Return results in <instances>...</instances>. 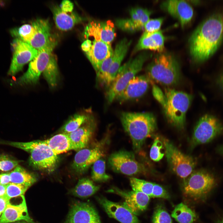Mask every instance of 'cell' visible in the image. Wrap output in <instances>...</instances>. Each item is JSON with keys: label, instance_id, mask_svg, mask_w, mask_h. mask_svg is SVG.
Instances as JSON below:
<instances>
[{"label": "cell", "instance_id": "42", "mask_svg": "<svg viewBox=\"0 0 223 223\" xmlns=\"http://www.w3.org/2000/svg\"><path fill=\"white\" fill-rule=\"evenodd\" d=\"M163 20L162 18L149 19L144 26L145 32L153 33L159 31Z\"/></svg>", "mask_w": 223, "mask_h": 223}, {"label": "cell", "instance_id": "18", "mask_svg": "<svg viewBox=\"0 0 223 223\" xmlns=\"http://www.w3.org/2000/svg\"><path fill=\"white\" fill-rule=\"evenodd\" d=\"M21 197V201L18 203L12 202L11 199L7 201L5 209L0 217V223L19 221H24L28 223H36L28 214L24 195Z\"/></svg>", "mask_w": 223, "mask_h": 223}, {"label": "cell", "instance_id": "50", "mask_svg": "<svg viewBox=\"0 0 223 223\" xmlns=\"http://www.w3.org/2000/svg\"><path fill=\"white\" fill-rule=\"evenodd\" d=\"M219 82L223 90V75L221 77Z\"/></svg>", "mask_w": 223, "mask_h": 223}, {"label": "cell", "instance_id": "46", "mask_svg": "<svg viewBox=\"0 0 223 223\" xmlns=\"http://www.w3.org/2000/svg\"><path fill=\"white\" fill-rule=\"evenodd\" d=\"M92 44V42L88 39L85 41L81 45V48L83 50L86 52L90 48Z\"/></svg>", "mask_w": 223, "mask_h": 223}, {"label": "cell", "instance_id": "16", "mask_svg": "<svg viewBox=\"0 0 223 223\" xmlns=\"http://www.w3.org/2000/svg\"><path fill=\"white\" fill-rule=\"evenodd\" d=\"M103 156V152L99 146L82 149L78 151L75 154L72 168L77 173L82 174Z\"/></svg>", "mask_w": 223, "mask_h": 223}, {"label": "cell", "instance_id": "8", "mask_svg": "<svg viewBox=\"0 0 223 223\" xmlns=\"http://www.w3.org/2000/svg\"><path fill=\"white\" fill-rule=\"evenodd\" d=\"M57 43L53 37L47 46L38 50L37 55L30 62L27 71L13 84L22 86L37 83L49 62Z\"/></svg>", "mask_w": 223, "mask_h": 223}, {"label": "cell", "instance_id": "40", "mask_svg": "<svg viewBox=\"0 0 223 223\" xmlns=\"http://www.w3.org/2000/svg\"><path fill=\"white\" fill-rule=\"evenodd\" d=\"M20 162V161L13 159L7 155H0V171H10L18 165Z\"/></svg>", "mask_w": 223, "mask_h": 223}, {"label": "cell", "instance_id": "17", "mask_svg": "<svg viewBox=\"0 0 223 223\" xmlns=\"http://www.w3.org/2000/svg\"><path fill=\"white\" fill-rule=\"evenodd\" d=\"M149 81L147 76L141 75L134 77L117 96L115 100L122 103L142 97L147 91Z\"/></svg>", "mask_w": 223, "mask_h": 223}, {"label": "cell", "instance_id": "51", "mask_svg": "<svg viewBox=\"0 0 223 223\" xmlns=\"http://www.w3.org/2000/svg\"><path fill=\"white\" fill-rule=\"evenodd\" d=\"M16 223H28L27 222H26L25 221H20V222H18Z\"/></svg>", "mask_w": 223, "mask_h": 223}, {"label": "cell", "instance_id": "9", "mask_svg": "<svg viewBox=\"0 0 223 223\" xmlns=\"http://www.w3.org/2000/svg\"><path fill=\"white\" fill-rule=\"evenodd\" d=\"M223 134V124L216 117L206 114L197 122L192 138L193 147L210 142Z\"/></svg>", "mask_w": 223, "mask_h": 223}, {"label": "cell", "instance_id": "20", "mask_svg": "<svg viewBox=\"0 0 223 223\" xmlns=\"http://www.w3.org/2000/svg\"><path fill=\"white\" fill-rule=\"evenodd\" d=\"M96 126L94 119L90 116L77 129L67 134L71 141L72 150L78 151L86 147L93 135Z\"/></svg>", "mask_w": 223, "mask_h": 223}, {"label": "cell", "instance_id": "30", "mask_svg": "<svg viewBox=\"0 0 223 223\" xmlns=\"http://www.w3.org/2000/svg\"><path fill=\"white\" fill-rule=\"evenodd\" d=\"M11 182L23 185L29 187L37 180L33 174L19 164L9 173Z\"/></svg>", "mask_w": 223, "mask_h": 223}, {"label": "cell", "instance_id": "1", "mask_svg": "<svg viewBox=\"0 0 223 223\" xmlns=\"http://www.w3.org/2000/svg\"><path fill=\"white\" fill-rule=\"evenodd\" d=\"M223 36V19L214 16L205 20L194 32L189 39L190 54L193 60L202 62L217 49Z\"/></svg>", "mask_w": 223, "mask_h": 223}, {"label": "cell", "instance_id": "31", "mask_svg": "<svg viewBox=\"0 0 223 223\" xmlns=\"http://www.w3.org/2000/svg\"><path fill=\"white\" fill-rule=\"evenodd\" d=\"M171 216L179 223H193L196 217L195 213L182 203L176 206Z\"/></svg>", "mask_w": 223, "mask_h": 223}, {"label": "cell", "instance_id": "29", "mask_svg": "<svg viewBox=\"0 0 223 223\" xmlns=\"http://www.w3.org/2000/svg\"><path fill=\"white\" fill-rule=\"evenodd\" d=\"M44 140L53 152L57 155L72 150L71 141L67 134H58Z\"/></svg>", "mask_w": 223, "mask_h": 223}, {"label": "cell", "instance_id": "14", "mask_svg": "<svg viewBox=\"0 0 223 223\" xmlns=\"http://www.w3.org/2000/svg\"><path fill=\"white\" fill-rule=\"evenodd\" d=\"M116 194L124 199L123 205L136 215L145 210L148 205L150 197L141 192L121 190L113 186L107 191Z\"/></svg>", "mask_w": 223, "mask_h": 223}, {"label": "cell", "instance_id": "3", "mask_svg": "<svg viewBox=\"0 0 223 223\" xmlns=\"http://www.w3.org/2000/svg\"><path fill=\"white\" fill-rule=\"evenodd\" d=\"M120 119L125 130L131 139L134 151L139 152L146 139L156 129L155 116L150 112H124L121 113Z\"/></svg>", "mask_w": 223, "mask_h": 223}, {"label": "cell", "instance_id": "25", "mask_svg": "<svg viewBox=\"0 0 223 223\" xmlns=\"http://www.w3.org/2000/svg\"><path fill=\"white\" fill-rule=\"evenodd\" d=\"M131 43V41H128L124 38L116 44L113 51L112 62L106 80L105 86L106 87L108 88L115 78Z\"/></svg>", "mask_w": 223, "mask_h": 223}, {"label": "cell", "instance_id": "22", "mask_svg": "<svg viewBox=\"0 0 223 223\" xmlns=\"http://www.w3.org/2000/svg\"><path fill=\"white\" fill-rule=\"evenodd\" d=\"M87 36L111 44L116 34L114 24L111 20L99 22L92 21L87 26L85 31Z\"/></svg>", "mask_w": 223, "mask_h": 223}, {"label": "cell", "instance_id": "43", "mask_svg": "<svg viewBox=\"0 0 223 223\" xmlns=\"http://www.w3.org/2000/svg\"><path fill=\"white\" fill-rule=\"evenodd\" d=\"M151 197L167 199L169 198V196L166 190L161 186L154 183Z\"/></svg>", "mask_w": 223, "mask_h": 223}, {"label": "cell", "instance_id": "7", "mask_svg": "<svg viewBox=\"0 0 223 223\" xmlns=\"http://www.w3.org/2000/svg\"><path fill=\"white\" fill-rule=\"evenodd\" d=\"M217 184L214 174L204 169L194 170L184 179L183 191L188 197L195 200L206 199Z\"/></svg>", "mask_w": 223, "mask_h": 223}, {"label": "cell", "instance_id": "6", "mask_svg": "<svg viewBox=\"0 0 223 223\" xmlns=\"http://www.w3.org/2000/svg\"><path fill=\"white\" fill-rule=\"evenodd\" d=\"M152 55L147 52H143L120 67L107 92V99L109 103H112L115 100L130 81L142 69L144 63Z\"/></svg>", "mask_w": 223, "mask_h": 223}, {"label": "cell", "instance_id": "12", "mask_svg": "<svg viewBox=\"0 0 223 223\" xmlns=\"http://www.w3.org/2000/svg\"><path fill=\"white\" fill-rule=\"evenodd\" d=\"M11 45L13 54L8 74L14 76L22 70L25 64L35 58L38 50L28 43L17 39L13 41Z\"/></svg>", "mask_w": 223, "mask_h": 223}, {"label": "cell", "instance_id": "39", "mask_svg": "<svg viewBox=\"0 0 223 223\" xmlns=\"http://www.w3.org/2000/svg\"><path fill=\"white\" fill-rule=\"evenodd\" d=\"M153 223H172L171 217L162 207L158 206L154 211L152 217Z\"/></svg>", "mask_w": 223, "mask_h": 223}, {"label": "cell", "instance_id": "37", "mask_svg": "<svg viewBox=\"0 0 223 223\" xmlns=\"http://www.w3.org/2000/svg\"><path fill=\"white\" fill-rule=\"evenodd\" d=\"M29 188L21 184L10 182L6 185V192L4 197L8 201L11 198L24 195Z\"/></svg>", "mask_w": 223, "mask_h": 223}, {"label": "cell", "instance_id": "44", "mask_svg": "<svg viewBox=\"0 0 223 223\" xmlns=\"http://www.w3.org/2000/svg\"><path fill=\"white\" fill-rule=\"evenodd\" d=\"M73 4L70 1L68 0L63 1L60 6L61 9L63 11L67 13L72 12Z\"/></svg>", "mask_w": 223, "mask_h": 223}, {"label": "cell", "instance_id": "27", "mask_svg": "<svg viewBox=\"0 0 223 223\" xmlns=\"http://www.w3.org/2000/svg\"><path fill=\"white\" fill-rule=\"evenodd\" d=\"M52 10L55 23L57 27L62 31L72 29L83 20L82 18L77 13L73 12H65L58 5L53 6Z\"/></svg>", "mask_w": 223, "mask_h": 223}, {"label": "cell", "instance_id": "33", "mask_svg": "<svg viewBox=\"0 0 223 223\" xmlns=\"http://www.w3.org/2000/svg\"><path fill=\"white\" fill-rule=\"evenodd\" d=\"M105 160L102 158L96 161L92 168L91 178L92 180L96 182H105L111 179V177L105 171Z\"/></svg>", "mask_w": 223, "mask_h": 223}, {"label": "cell", "instance_id": "49", "mask_svg": "<svg viewBox=\"0 0 223 223\" xmlns=\"http://www.w3.org/2000/svg\"><path fill=\"white\" fill-rule=\"evenodd\" d=\"M215 223H223V215L220 216L217 218Z\"/></svg>", "mask_w": 223, "mask_h": 223}, {"label": "cell", "instance_id": "34", "mask_svg": "<svg viewBox=\"0 0 223 223\" xmlns=\"http://www.w3.org/2000/svg\"><path fill=\"white\" fill-rule=\"evenodd\" d=\"M90 116L82 114H76L71 117L62 127L63 133L68 134L81 127L89 118Z\"/></svg>", "mask_w": 223, "mask_h": 223}, {"label": "cell", "instance_id": "19", "mask_svg": "<svg viewBox=\"0 0 223 223\" xmlns=\"http://www.w3.org/2000/svg\"><path fill=\"white\" fill-rule=\"evenodd\" d=\"M161 6L162 9L179 20L182 28L191 21L193 17V9L185 0H166Z\"/></svg>", "mask_w": 223, "mask_h": 223}, {"label": "cell", "instance_id": "41", "mask_svg": "<svg viewBox=\"0 0 223 223\" xmlns=\"http://www.w3.org/2000/svg\"><path fill=\"white\" fill-rule=\"evenodd\" d=\"M163 145L161 141L158 137H156L151 148L150 156L153 161L157 162L162 159L164 154L161 152Z\"/></svg>", "mask_w": 223, "mask_h": 223}, {"label": "cell", "instance_id": "21", "mask_svg": "<svg viewBox=\"0 0 223 223\" xmlns=\"http://www.w3.org/2000/svg\"><path fill=\"white\" fill-rule=\"evenodd\" d=\"M151 13L146 8H133L130 11V18L117 20L116 24L119 28L124 31L133 32L139 30L150 19Z\"/></svg>", "mask_w": 223, "mask_h": 223}, {"label": "cell", "instance_id": "15", "mask_svg": "<svg viewBox=\"0 0 223 223\" xmlns=\"http://www.w3.org/2000/svg\"><path fill=\"white\" fill-rule=\"evenodd\" d=\"M96 199L109 217L121 223H140L136 215L122 203L111 201L102 196Z\"/></svg>", "mask_w": 223, "mask_h": 223}, {"label": "cell", "instance_id": "23", "mask_svg": "<svg viewBox=\"0 0 223 223\" xmlns=\"http://www.w3.org/2000/svg\"><path fill=\"white\" fill-rule=\"evenodd\" d=\"M34 33L27 43L37 50L47 46L53 37L50 33V27L47 20L37 19L32 23Z\"/></svg>", "mask_w": 223, "mask_h": 223}, {"label": "cell", "instance_id": "45", "mask_svg": "<svg viewBox=\"0 0 223 223\" xmlns=\"http://www.w3.org/2000/svg\"><path fill=\"white\" fill-rule=\"evenodd\" d=\"M11 182L9 173L0 174V184L6 185Z\"/></svg>", "mask_w": 223, "mask_h": 223}, {"label": "cell", "instance_id": "32", "mask_svg": "<svg viewBox=\"0 0 223 223\" xmlns=\"http://www.w3.org/2000/svg\"><path fill=\"white\" fill-rule=\"evenodd\" d=\"M42 73L50 87L52 88H54L57 84L59 71L57 60L55 55L53 53Z\"/></svg>", "mask_w": 223, "mask_h": 223}, {"label": "cell", "instance_id": "4", "mask_svg": "<svg viewBox=\"0 0 223 223\" xmlns=\"http://www.w3.org/2000/svg\"><path fill=\"white\" fill-rule=\"evenodd\" d=\"M8 144L29 153V164L35 169L48 173L55 170L59 161L58 155L53 152L44 140L11 142Z\"/></svg>", "mask_w": 223, "mask_h": 223}, {"label": "cell", "instance_id": "28", "mask_svg": "<svg viewBox=\"0 0 223 223\" xmlns=\"http://www.w3.org/2000/svg\"><path fill=\"white\" fill-rule=\"evenodd\" d=\"M100 188V186L94 184L87 178L80 179L77 184L71 191L74 196L81 198L89 197L95 194Z\"/></svg>", "mask_w": 223, "mask_h": 223}, {"label": "cell", "instance_id": "13", "mask_svg": "<svg viewBox=\"0 0 223 223\" xmlns=\"http://www.w3.org/2000/svg\"><path fill=\"white\" fill-rule=\"evenodd\" d=\"M65 223H101L95 208L91 203L75 201L72 205Z\"/></svg>", "mask_w": 223, "mask_h": 223}, {"label": "cell", "instance_id": "24", "mask_svg": "<svg viewBox=\"0 0 223 223\" xmlns=\"http://www.w3.org/2000/svg\"><path fill=\"white\" fill-rule=\"evenodd\" d=\"M94 40L92 46L87 52L86 56L96 72L98 71L101 63L105 59L113 54V51L111 45L101 40Z\"/></svg>", "mask_w": 223, "mask_h": 223}, {"label": "cell", "instance_id": "2", "mask_svg": "<svg viewBox=\"0 0 223 223\" xmlns=\"http://www.w3.org/2000/svg\"><path fill=\"white\" fill-rule=\"evenodd\" d=\"M152 93L161 105L168 122L177 128L183 129L185 124L186 114L192 100V96L169 88L165 89L163 92L155 85H153Z\"/></svg>", "mask_w": 223, "mask_h": 223}, {"label": "cell", "instance_id": "5", "mask_svg": "<svg viewBox=\"0 0 223 223\" xmlns=\"http://www.w3.org/2000/svg\"><path fill=\"white\" fill-rule=\"evenodd\" d=\"M148 77L168 86L177 84L180 78L178 63L170 54L163 52L156 55L146 68Z\"/></svg>", "mask_w": 223, "mask_h": 223}, {"label": "cell", "instance_id": "36", "mask_svg": "<svg viewBox=\"0 0 223 223\" xmlns=\"http://www.w3.org/2000/svg\"><path fill=\"white\" fill-rule=\"evenodd\" d=\"M129 182L133 190L141 192L151 197L154 183L134 177L129 178Z\"/></svg>", "mask_w": 223, "mask_h": 223}, {"label": "cell", "instance_id": "26", "mask_svg": "<svg viewBox=\"0 0 223 223\" xmlns=\"http://www.w3.org/2000/svg\"><path fill=\"white\" fill-rule=\"evenodd\" d=\"M165 37L162 32L159 31L153 33L145 32L135 46V52L143 49H149L163 52L164 50Z\"/></svg>", "mask_w": 223, "mask_h": 223}, {"label": "cell", "instance_id": "47", "mask_svg": "<svg viewBox=\"0 0 223 223\" xmlns=\"http://www.w3.org/2000/svg\"><path fill=\"white\" fill-rule=\"evenodd\" d=\"M8 201L4 197H0V216L4 212Z\"/></svg>", "mask_w": 223, "mask_h": 223}, {"label": "cell", "instance_id": "11", "mask_svg": "<svg viewBox=\"0 0 223 223\" xmlns=\"http://www.w3.org/2000/svg\"><path fill=\"white\" fill-rule=\"evenodd\" d=\"M108 164L115 172L132 176L145 172V168L135 159L131 151L120 150L112 154L108 160Z\"/></svg>", "mask_w": 223, "mask_h": 223}, {"label": "cell", "instance_id": "38", "mask_svg": "<svg viewBox=\"0 0 223 223\" xmlns=\"http://www.w3.org/2000/svg\"><path fill=\"white\" fill-rule=\"evenodd\" d=\"M113 55V54L103 60L98 71L96 72L97 81L103 86H105L108 73L112 62Z\"/></svg>", "mask_w": 223, "mask_h": 223}, {"label": "cell", "instance_id": "10", "mask_svg": "<svg viewBox=\"0 0 223 223\" xmlns=\"http://www.w3.org/2000/svg\"><path fill=\"white\" fill-rule=\"evenodd\" d=\"M164 145L166 157L171 169L178 176L185 179L194 171L196 160L182 153L168 140L164 141Z\"/></svg>", "mask_w": 223, "mask_h": 223}, {"label": "cell", "instance_id": "35", "mask_svg": "<svg viewBox=\"0 0 223 223\" xmlns=\"http://www.w3.org/2000/svg\"><path fill=\"white\" fill-rule=\"evenodd\" d=\"M10 32L11 35L15 39L28 43L32 38L34 30L32 25L25 24L19 27L12 29Z\"/></svg>", "mask_w": 223, "mask_h": 223}, {"label": "cell", "instance_id": "48", "mask_svg": "<svg viewBox=\"0 0 223 223\" xmlns=\"http://www.w3.org/2000/svg\"><path fill=\"white\" fill-rule=\"evenodd\" d=\"M6 185L0 184V197L5 196L6 192Z\"/></svg>", "mask_w": 223, "mask_h": 223}]
</instances>
